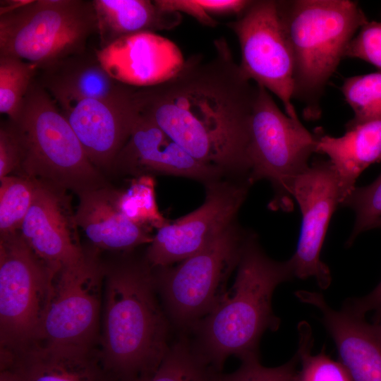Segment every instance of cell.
I'll use <instances>...</instances> for the list:
<instances>
[{
	"label": "cell",
	"mask_w": 381,
	"mask_h": 381,
	"mask_svg": "<svg viewBox=\"0 0 381 381\" xmlns=\"http://www.w3.org/2000/svg\"><path fill=\"white\" fill-rule=\"evenodd\" d=\"M95 53L111 78L137 88L169 79L185 61L174 42L153 32L122 37Z\"/></svg>",
	"instance_id": "e0dca14e"
},
{
	"label": "cell",
	"mask_w": 381,
	"mask_h": 381,
	"mask_svg": "<svg viewBox=\"0 0 381 381\" xmlns=\"http://www.w3.org/2000/svg\"><path fill=\"white\" fill-rule=\"evenodd\" d=\"M133 95L116 102L85 99L56 104L88 159L101 171H111L131 135L138 116Z\"/></svg>",
	"instance_id": "9a60e30c"
},
{
	"label": "cell",
	"mask_w": 381,
	"mask_h": 381,
	"mask_svg": "<svg viewBox=\"0 0 381 381\" xmlns=\"http://www.w3.org/2000/svg\"><path fill=\"white\" fill-rule=\"evenodd\" d=\"M39 70L37 81L56 104L85 99L121 101L130 97L136 88L111 78L95 51L89 54L86 50Z\"/></svg>",
	"instance_id": "ffe728a7"
},
{
	"label": "cell",
	"mask_w": 381,
	"mask_h": 381,
	"mask_svg": "<svg viewBox=\"0 0 381 381\" xmlns=\"http://www.w3.org/2000/svg\"><path fill=\"white\" fill-rule=\"evenodd\" d=\"M203 10L210 14H241L252 1L198 0Z\"/></svg>",
	"instance_id": "d590c367"
},
{
	"label": "cell",
	"mask_w": 381,
	"mask_h": 381,
	"mask_svg": "<svg viewBox=\"0 0 381 381\" xmlns=\"http://www.w3.org/2000/svg\"><path fill=\"white\" fill-rule=\"evenodd\" d=\"M340 206L351 208L356 214L354 226L347 241L349 246L358 234L378 228L381 223V174L368 186H355Z\"/></svg>",
	"instance_id": "f546056e"
},
{
	"label": "cell",
	"mask_w": 381,
	"mask_h": 381,
	"mask_svg": "<svg viewBox=\"0 0 381 381\" xmlns=\"http://www.w3.org/2000/svg\"><path fill=\"white\" fill-rule=\"evenodd\" d=\"M373 320L371 325L381 340V310L375 311Z\"/></svg>",
	"instance_id": "8d00e7d4"
},
{
	"label": "cell",
	"mask_w": 381,
	"mask_h": 381,
	"mask_svg": "<svg viewBox=\"0 0 381 381\" xmlns=\"http://www.w3.org/2000/svg\"><path fill=\"white\" fill-rule=\"evenodd\" d=\"M378 228L381 229V223ZM343 308L360 317H364L370 311L381 310V282L368 295L359 298L348 299Z\"/></svg>",
	"instance_id": "e575fe53"
},
{
	"label": "cell",
	"mask_w": 381,
	"mask_h": 381,
	"mask_svg": "<svg viewBox=\"0 0 381 381\" xmlns=\"http://www.w3.org/2000/svg\"><path fill=\"white\" fill-rule=\"evenodd\" d=\"M100 48L141 32L169 30L179 23V13L159 9L148 0H93Z\"/></svg>",
	"instance_id": "603a6c76"
},
{
	"label": "cell",
	"mask_w": 381,
	"mask_h": 381,
	"mask_svg": "<svg viewBox=\"0 0 381 381\" xmlns=\"http://www.w3.org/2000/svg\"><path fill=\"white\" fill-rule=\"evenodd\" d=\"M0 234L20 231L32 205L36 179L20 174L0 179Z\"/></svg>",
	"instance_id": "484cf974"
},
{
	"label": "cell",
	"mask_w": 381,
	"mask_h": 381,
	"mask_svg": "<svg viewBox=\"0 0 381 381\" xmlns=\"http://www.w3.org/2000/svg\"><path fill=\"white\" fill-rule=\"evenodd\" d=\"M157 7L166 12H182L190 15L200 23L207 26H215L217 22L201 7L198 0H156Z\"/></svg>",
	"instance_id": "836d02e7"
},
{
	"label": "cell",
	"mask_w": 381,
	"mask_h": 381,
	"mask_svg": "<svg viewBox=\"0 0 381 381\" xmlns=\"http://www.w3.org/2000/svg\"><path fill=\"white\" fill-rule=\"evenodd\" d=\"M206 59L193 54L169 79L135 88L138 112L199 162L248 181L250 126L258 85L224 37Z\"/></svg>",
	"instance_id": "6da1fadb"
},
{
	"label": "cell",
	"mask_w": 381,
	"mask_h": 381,
	"mask_svg": "<svg viewBox=\"0 0 381 381\" xmlns=\"http://www.w3.org/2000/svg\"><path fill=\"white\" fill-rule=\"evenodd\" d=\"M207 365L185 341L169 346L156 370L138 381H212Z\"/></svg>",
	"instance_id": "f1b7e54d"
},
{
	"label": "cell",
	"mask_w": 381,
	"mask_h": 381,
	"mask_svg": "<svg viewBox=\"0 0 381 381\" xmlns=\"http://www.w3.org/2000/svg\"><path fill=\"white\" fill-rule=\"evenodd\" d=\"M93 349L35 343L1 356V370H10L19 381H116Z\"/></svg>",
	"instance_id": "d6986e66"
},
{
	"label": "cell",
	"mask_w": 381,
	"mask_h": 381,
	"mask_svg": "<svg viewBox=\"0 0 381 381\" xmlns=\"http://www.w3.org/2000/svg\"><path fill=\"white\" fill-rule=\"evenodd\" d=\"M345 57L358 59L381 71V21H368L349 43Z\"/></svg>",
	"instance_id": "1f68e13d"
},
{
	"label": "cell",
	"mask_w": 381,
	"mask_h": 381,
	"mask_svg": "<svg viewBox=\"0 0 381 381\" xmlns=\"http://www.w3.org/2000/svg\"><path fill=\"white\" fill-rule=\"evenodd\" d=\"M292 197L298 202L302 224L296 250L289 260L294 277L315 279L322 289L332 282L320 252L330 219L341 202L338 178L329 160L318 159L296 179Z\"/></svg>",
	"instance_id": "4fadbf2b"
},
{
	"label": "cell",
	"mask_w": 381,
	"mask_h": 381,
	"mask_svg": "<svg viewBox=\"0 0 381 381\" xmlns=\"http://www.w3.org/2000/svg\"><path fill=\"white\" fill-rule=\"evenodd\" d=\"M295 295L320 313L335 343L339 362L351 381H381V340L371 324L344 308L334 310L319 292L299 290Z\"/></svg>",
	"instance_id": "ac0fdd59"
},
{
	"label": "cell",
	"mask_w": 381,
	"mask_h": 381,
	"mask_svg": "<svg viewBox=\"0 0 381 381\" xmlns=\"http://www.w3.org/2000/svg\"><path fill=\"white\" fill-rule=\"evenodd\" d=\"M37 73L35 65L11 56L0 55V112L15 121Z\"/></svg>",
	"instance_id": "d4e9b609"
},
{
	"label": "cell",
	"mask_w": 381,
	"mask_h": 381,
	"mask_svg": "<svg viewBox=\"0 0 381 381\" xmlns=\"http://www.w3.org/2000/svg\"><path fill=\"white\" fill-rule=\"evenodd\" d=\"M294 59L293 99L304 104L308 120L321 114L325 86L368 18L349 0L276 1Z\"/></svg>",
	"instance_id": "277c9868"
},
{
	"label": "cell",
	"mask_w": 381,
	"mask_h": 381,
	"mask_svg": "<svg viewBox=\"0 0 381 381\" xmlns=\"http://www.w3.org/2000/svg\"><path fill=\"white\" fill-rule=\"evenodd\" d=\"M106 269L93 253L54 277L35 343L93 347Z\"/></svg>",
	"instance_id": "30bf717a"
},
{
	"label": "cell",
	"mask_w": 381,
	"mask_h": 381,
	"mask_svg": "<svg viewBox=\"0 0 381 381\" xmlns=\"http://www.w3.org/2000/svg\"><path fill=\"white\" fill-rule=\"evenodd\" d=\"M248 236L234 222L178 265L159 268L157 289L174 324L193 328L220 301Z\"/></svg>",
	"instance_id": "ba28073f"
},
{
	"label": "cell",
	"mask_w": 381,
	"mask_h": 381,
	"mask_svg": "<svg viewBox=\"0 0 381 381\" xmlns=\"http://www.w3.org/2000/svg\"><path fill=\"white\" fill-rule=\"evenodd\" d=\"M9 121L21 148L18 174L71 190L78 196L109 186L55 101L36 78L18 116Z\"/></svg>",
	"instance_id": "5b68a950"
},
{
	"label": "cell",
	"mask_w": 381,
	"mask_h": 381,
	"mask_svg": "<svg viewBox=\"0 0 381 381\" xmlns=\"http://www.w3.org/2000/svg\"><path fill=\"white\" fill-rule=\"evenodd\" d=\"M145 263L126 262L105 271L99 356L116 381L151 375L166 354L168 322Z\"/></svg>",
	"instance_id": "7a4b0ae2"
},
{
	"label": "cell",
	"mask_w": 381,
	"mask_h": 381,
	"mask_svg": "<svg viewBox=\"0 0 381 381\" xmlns=\"http://www.w3.org/2000/svg\"><path fill=\"white\" fill-rule=\"evenodd\" d=\"M0 381H19L16 375L8 370H1Z\"/></svg>",
	"instance_id": "74e56055"
},
{
	"label": "cell",
	"mask_w": 381,
	"mask_h": 381,
	"mask_svg": "<svg viewBox=\"0 0 381 381\" xmlns=\"http://www.w3.org/2000/svg\"><path fill=\"white\" fill-rule=\"evenodd\" d=\"M95 32L92 1L29 0L0 11V55L18 58L39 70L86 51Z\"/></svg>",
	"instance_id": "8992f818"
},
{
	"label": "cell",
	"mask_w": 381,
	"mask_h": 381,
	"mask_svg": "<svg viewBox=\"0 0 381 381\" xmlns=\"http://www.w3.org/2000/svg\"><path fill=\"white\" fill-rule=\"evenodd\" d=\"M317 138L301 123L283 112L270 92L258 85L250 126L248 183L270 182L272 210H292L296 178L310 165Z\"/></svg>",
	"instance_id": "52a82bcc"
},
{
	"label": "cell",
	"mask_w": 381,
	"mask_h": 381,
	"mask_svg": "<svg viewBox=\"0 0 381 381\" xmlns=\"http://www.w3.org/2000/svg\"><path fill=\"white\" fill-rule=\"evenodd\" d=\"M298 358L296 353L286 363L277 367H265L259 358L242 361L234 372L222 375L213 381H296Z\"/></svg>",
	"instance_id": "4dcf8cb0"
},
{
	"label": "cell",
	"mask_w": 381,
	"mask_h": 381,
	"mask_svg": "<svg viewBox=\"0 0 381 381\" xmlns=\"http://www.w3.org/2000/svg\"><path fill=\"white\" fill-rule=\"evenodd\" d=\"M228 26L238 40L245 77L275 95L286 114L299 119L292 102L294 59L276 1H252Z\"/></svg>",
	"instance_id": "8fae6325"
},
{
	"label": "cell",
	"mask_w": 381,
	"mask_h": 381,
	"mask_svg": "<svg viewBox=\"0 0 381 381\" xmlns=\"http://www.w3.org/2000/svg\"><path fill=\"white\" fill-rule=\"evenodd\" d=\"M346 129L340 137L315 133L316 152L328 156L338 178L341 202L355 187L359 175L370 165L381 162V119L346 126Z\"/></svg>",
	"instance_id": "7402d4cb"
},
{
	"label": "cell",
	"mask_w": 381,
	"mask_h": 381,
	"mask_svg": "<svg viewBox=\"0 0 381 381\" xmlns=\"http://www.w3.org/2000/svg\"><path fill=\"white\" fill-rule=\"evenodd\" d=\"M78 198L76 224L97 248L124 250L152 242L153 236L148 229L132 222L121 212L115 190L109 186L85 192Z\"/></svg>",
	"instance_id": "44dd1931"
},
{
	"label": "cell",
	"mask_w": 381,
	"mask_h": 381,
	"mask_svg": "<svg viewBox=\"0 0 381 381\" xmlns=\"http://www.w3.org/2000/svg\"><path fill=\"white\" fill-rule=\"evenodd\" d=\"M21 161V148L16 133L9 121L0 129V179L17 171Z\"/></svg>",
	"instance_id": "d6a6232c"
},
{
	"label": "cell",
	"mask_w": 381,
	"mask_h": 381,
	"mask_svg": "<svg viewBox=\"0 0 381 381\" xmlns=\"http://www.w3.org/2000/svg\"><path fill=\"white\" fill-rule=\"evenodd\" d=\"M298 346L297 356L300 368L296 381H351L346 370L339 361L331 359L322 351L312 353L313 337L309 324H298Z\"/></svg>",
	"instance_id": "4316f807"
},
{
	"label": "cell",
	"mask_w": 381,
	"mask_h": 381,
	"mask_svg": "<svg viewBox=\"0 0 381 381\" xmlns=\"http://www.w3.org/2000/svg\"><path fill=\"white\" fill-rule=\"evenodd\" d=\"M78 227L67 190L36 179L33 200L19 232L55 274L86 255Z\"/></svg>",
	"instance_id": "5bb4252c"
},
{
	"label": "cell",
	"mask_w": 381,
	"mask_h": 381,
	"mask_svg": "<svg viewBox=\"0 0 381 381\" xmlns=\"http://www.w3.org/2000/svg\"><path fill=\"white\" fill-rule=\"evenodd\" d=\"M236 270L231 288L192 328L198 341L193 350L217 370L230 356L241 361L259 358L263 333L277 330L281 323L272 308L274 291L294 277L289 260L270 258L253 234L245 241Z\"/></svg>",
	"instance_id": "3957f363"
},
{
	"label": "cell",
	"mask_w": 381,
	"mask_h": 381,
	"mask_svg": "<svg viewBox=\"0 0 381 381\" xmlns=\"http://www.w3.org/2000/svg\"><path fill=\"white\" fill-rule=\"evenodd\" d=\"M111 171L136 176L149 174L181 176L205 184L221 179L224 174L220 169L195 159L139 112Z\"/></svg>",
	"instance_id": "2e32d148"
},
{
	"label": "cell",
	"mask_w": 381,
	"mask_h": 381,
	"mask_svg": "<svg viewBox=\"0 0 381 381\" xmlns=\"http://www.w3.org/2000/svg\"><path fill=\"white\" fill-rule=\"evenodd\" d=\"M54 275L19 231L0 236L1 354L36 342Z\"/></svg>",
	"instance_id": "9c48e42d"
},
{
	"label": "cell",
	"mask_w": 381,
	"mask_h": 381,
	"mask_svg": "<svg viewBox=\"0 0 381 381\" xmlns=\"http://www.w3.org/2000/svg\"><path fill=\"white\" fill-rule=\"evenodd\" d=\"M155 189V181L151 175L137 176L126 190H115L116 205L132 222L158 229L168 221L158 210Z\"/></svg>",
	"instance_id": "cb8c5ba5"
},
{
	"label": "cell",
	"mask_w": 381,
	"mask_h": 381,
	"mask_svg": "<svg viewBox=\"0 0 381 381\" xmlns=\"http://www.w3.org/2000/svg\"><path fill=\"white\" fill-rule=\"evenodd\" d=\"M341 90L353 112L346 126L381 119V71L346 78Z\"/></svg>",
	"instance_id": "83f0119b"
},
{
	"label": "cell",
	"mask_w": 381,
	"mask_h": 381,
	"mask_svg": "<svg viewBox=\"0 0 381 381\" xmlns=\"http://www.w3.org/2000/svg\"><path fill=\"white\" fill-rule=\"evenodd\" d=\"M205 186V198L198 208L157 229L146 253L151 267L163 268L183 260L236 222L250 184L220 179Z\"/></svg>",
	"instance_id": "7c38bea8"
}]
</instances>
